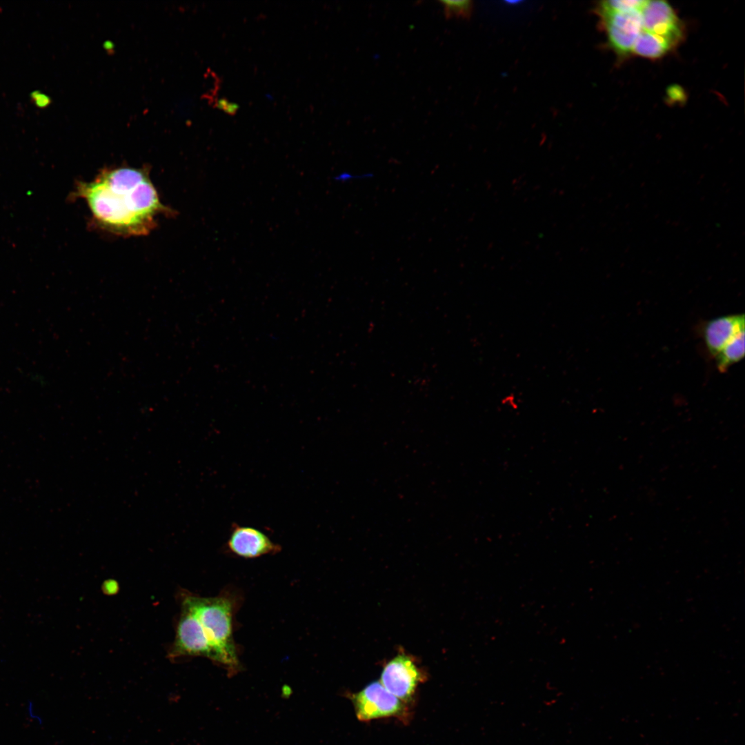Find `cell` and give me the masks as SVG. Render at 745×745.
<instances>
[{"mask_svg":"<svg viewBox=\"0 0 745 745\" xmlns=\"http://www.w3.org/2000/svg\"><path fill=\"white\" fill-rule=\"evenodd\" d=\"M112 581H109L105 583V590H108L110 593L112 591L115 592L116 590V583L114 582L113 584H112Z\"/></svg>","mask_w":745,"mask_h":745,"instance_id":"e0dca14e","label":"cell"},{"mask_svg":"<svg viewBox=\"0 0 745 745\" xmlns=\"http://www.w3.org/2000/svg\"><path fill=\"white\" fill-rule=\"evenodd\" d=\"M501 404L510 409H517L518 407L517 399L514 395H508L501 400Z\"/></svg>","mask_w":745,"mask_h":745,"instance_id":"2e32d148","label":"cell"},{"mask_svg":"<svg viewBox=\"0 0 745 745\" xmlns=\"http://www.w3.org/2000/svg\"><path fill=\"white\" fill-rule=\"evenodd\" d=\"M373 175L371 173H361L356 174L350 172H341L339 174L335 176V179L339 182H347L350 181H355L357 179H363L372 177Z\"/></svg>","mask_w":745,"mask_h":745,"instance_id":"5bb4252c","label":"cell"},{"mask_svg":"<svg viewBox=\"0 0 745 745\" xmlns=\"http://www.w3.org/2000/svg\"><path fill=\"white\" fill-rule=\"evenodd\" d=\"M171 656H201L214 662V654L195 614L182 604Z\"/></svg>","mask_w":745,"mask_h":745,"instance_id":"8992f818","label":"cell"},{"mask_svg":"<svg viewBox=\"0 0 745 745\" xmlns=\"http://www.w3.org/2000/svg\"><path fill=\"white\" fill-rule=\"evenodd\" d=\"M425 674L418 666L414 657L399 654L388 661L381 675V684L390 693L404 702L409 701L414 695L418 685L424 682Z\"/></svg>","mask_w":745,"mask_h":745,"instance_id":"5b68a950","label":"cell"},{"mask_svg":"<svg viewBox=\"0 0 745 745\" xmlns=\"http://www.w3.org/2000/svg\"><path fill=\"white\" fill-rule=\"evenodd\" d=\"M744 356V330L733 337L715 357L719 371L724 372Z\"/></svg>","mask_w":745,"mask_h":745,"instance_id":"8fae6325","label":"cell"},{"mask_svg":"<svg viewBox=\"0 0 745 745\" xmlns=\"http://www.w3.org/2000/svg\"><path fill=\"white\" fill-rule=\"evenodd\" d=\"M446 19H469L473 11L472 1H439Z\"/></svg>","mask_w":745,"mask_h":745,"instance_id":"7c38bea8","label":"cell"},{"mask_svg":"<svg viewBox=\"0 0 745 745\" xmlns=\"http://www.w3.org/2000/svg\"><path fill=\"white\" fill-rule=\"evenodd\" d=\"M744 330V314L717 317L706 321L702 327L707 352L715 357L722 348L737 333Z\"/></svg>","mask_w":745,"mask_h":745,"instance_id":"9c48e42d","label":"cell"},{"mask_svg":"<svg viewBox=\"0 0 745 745\" xmlns=\"http://www.w3.org/2000/svg\"><path fill=\"white\" fill-rule=\"evenodd\" d=\"M641 10L611 12L595 8L608 44L619 55L625 56L632 52L634 43L642 30Z\"/></svg>","mask_w":745,"mask_h":745,"instance_id":"277c9868","label":"cell"},{"mask_svg":"<svg viewBox=\"0 0 745 745\" xmlns=\"http://www.w3.org/2000/svg\"><path fill=\"white\" fill-rule=\"evenodd\" d=\"M71 199L84 200L99 228L123 237L146 235L157 217L172 215L143 167L104 168L93 180L78 181Z\"/></svg>","mask_w":745,"mask_h":745,"instance_id":"6da1fadb","label":"cell"},{"mask_svg":"<svg viewBox=\"0 0 745 745\" xmlns=\"http://www.w3.org/2000/svg\"><path fill=\"white\" fill-rule=\"evenodd\" d=\"M215 106L225 111L229 115L235 114L239 108V105L237 103L230 102L226 98H220L217 99L215 102Z\"/></svg>","mask_w":745,"mask_h":745,"instance_id":"9a60e30c","label":"cell"},{"mask_svg":"<svg viewBox=\"0 0 745 745\" xmlns=\"http://www.w3.org/2000/svg\"><path fill=\"white\" fill-rule=\"evenodd\" d=\"M642 30L661 37L675 46L682 37L681 23L664 1H645L641 10Z\"/></svg>","mask_w":745,"mask_h":745,"instance_id":"52a82bcc","label":"cell"},{"mask_svg":"<svg viewBox=\"0 0 745 745\" xmlns=\"http://www.w3.org/2000/svg\"><path fill=\"white\" fill-rule=\"evenodd\" d=\"M226 546L232 554L248 559L275 554L281 549L261 530L237 524L232 525Z\"/></svg>","mask_w":745,"mask_h":745,"instance_id":"ba28073f","label":"cell"},{"mask_svg":"<svg viewBox=\"0 0 745 745\" xmlns=\"http://www.w3.org/2000/svg\"><path fill=\"white\" fill-rule=\"evenodd\" d=\"M103 47L107 52L111 54V51L114 50L115 46L112 41H106L103 43Z\"/></svg>","mask_w":745,"mask_h":745,"instance_id":"ac0fdd59","label":"cell"},{"mask_svg":"<svg viewBox=\"0 0 745 745\" xmlns=\"http://www.w3.org/2000/svg\"><path fill=\"white\" fill-rule=\"evenodd\" d=\"M645 1L610 0L600 1L595 8L611 12H628L641 10Z\"/></svg>","mask_w":745,"mask_h":745,"instance_id":"4fadbf2b","label":"cell"},{"mask_svg":"<svg viewBox=\"0 0 745 745\" xmlns=\"http://www.w3.org/2000/svg\"><path fill=\"white\" fill-rule=\"evenodd\" d=\"M357 718L361 721L404 717L406 707L403 701L390 693L379 682L368 684L349 696Z\"/></svg>","mask_w":745,"mask_h":745,"instance_id":"3957f363","label":"cell"},{"mask_svg":"<svg viewBox=\"0 0 745 745\" xmlns=\"http://www.w3.org/2000/svg\"><path fill=\"white\" fill-rule=\"evenodd\" d=\"M182 604L198 618L214 653V662L224 668L230 677L240 672L241 666L232 635V600L227 596L187 595Z\"/></svg>","mask_w":745,"mask_h":745,"instance_id":"7a4b0ae2","label":"cell"},{"mask_svg":"<svg viewBox=\"0 0 745 745\" xmlns=\"http://www.w3.org/2000/svg\"><path fill=\"white\" fill-rule=\"evenodd\" d=\"M674 46L666 39L642 30L632 52L646 58L656 59L665 55Z\"/></svg>","mask_w":745,"mask_h":745,"instance_id":"30bf717a","label":"cell"}]
</instances>
